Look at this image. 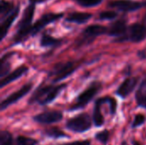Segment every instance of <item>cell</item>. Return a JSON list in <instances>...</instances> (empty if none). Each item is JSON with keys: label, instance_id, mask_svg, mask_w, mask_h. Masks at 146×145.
<instances>
[{"label": "cell", "instance_id": "obj_1", "mask_svg": "<svg viewBox=\"0 0 146 145\" xmlns=\"http://www.w3.org/2000/svg\"><path fill=\"white\" fill-rule=\"evenodd\" d=\"M67 86V84L59 85H40L35 89L28 100L29 104L38 103L39 105H47L52 103L58 95Z\"/></svg>", "mask_w": 146, "mask_h": 145}, {"label": "cell", "instance_id": "obj_2", "mask_svg": "<svg viewBox=\"0 0 146 145\" xmlns=\"http://www.w3.org/2000/svg\"><path fill=\"white\" fill-rule=\"evenodd\" d=\"M35 7L36 5L28 3L25 8L21 19L18 22L16 32L13 37V45L20 44L29 38V30L33 24V20L35 14Z\"/></svg>", "mask_w": 146, "mask_h": 145}, {"label": "cell", "instance_id": "obj_3", "mask_svg": "<svg viewBox=\"0 0 146 145\" xmlns=\"http://www.w3.org/2000/svg\"><path fill=\"white\" fill-rule=\"evenodd\" d=\"M78 68L79 65L75 62H58L50 69L48 76L51 79L52 83H58L70 76Z\"/></svg>", "mask_w": 146, "mask_h": 145}, {"label": "cell", "instance_id": "obj_4", "mask_svg": "<svg viewBox=\"0 0 146 145\" xmlns=\"http://www.w3.org/2000/svg\"><path fill=\"white\" fill-rule=\"evenodd\" d=\"M102 86V83L99 81L92 82V84L77 97L74 103L69 108V111H74L85 108L89 102H91L93 97L100 91Z\"/></svg>", "mask_w": 146, "mask_h": 145}, {"label": "cell", "instance_id": "obj_5", "mask_svg": "<svg viewBox=\"0 0 146 145\" xmlns=\"http://www.w3.org/2000/svg\"><path fill=\"white\" fill-rule=\"evenodd\" d=\"M107 33H108V27L98 24L90 25L82 31L78 39L76 40V45L77 47H80L83 45L90 44L98 36Z\"/></svg>", "mask_w": 146, "mask_h": 145}, {"label": "cell", "instance_id": "obj_6", "mask_svg": "<svg viewBox=\"0 0 146 145\" xmlns=\"http://www.w3.org/2000/svg\"><path fill=\"white\" fill-rule=\"evenodd\" d=\"M66 127L71 132L82 133L92 127V119L86 113H82L74 116L66 122Z\"/></svg>", "mask_w": 146, "mask_h": 145}, {"label": "cell", "instance_id": "obj_7", "mask_svg": "<svg viewBox=\"0 0 146 145\" xmlns=\"http://www.w3.org/2000/svg\"><path fill=\"white\" fill-rule=\"evenodd\" d=\"M63 13H46L43 15L39 19H38L31 26L29 30V38L33 37L38 34L41 30H43L47 25L53 23L63 17Z\"/></svg>", "mask_w": 146, "mask_h": 145}, {"label": "cell", "instance_id": "obj_8", "mask_svg": "<svg viewBox=\"0 0 146 145\" xmlns=\"http://www.w3.org/2000/svg\"><path fill=\"white\" fill-rule=\"evenodd\" d=\"M127 32L128 26L127 24V20L125 18L119 19L108 27V35L115 37V42H126L127 41Z\"/></svg>", "mask_w": 146, "mask_h": 145}, {"label": "cell", "instance_id": "obj_9", "mask_svg": "<svg viewBox=\"0 0 146 145\" xmlns=\"http://www.w3.org/2000/svg\"><path fill=\"white\" fill-rule=\"evenodd\" d=\"M108 6L112 9H115L118 11L123 13L134 12L143 8V2L133 1V0H112L109 2Z\"/></svg>", "mask_w": 146, "mask_h": 145}, {"label": "cell", "instance_id": "obj_10", "mask_svg": "<svg viewBox=\"0 0 146 145\" xmlns=\"http://www.w3.org/2000/svg\"><path fill=\"white\" fill-rule=\"evenodd\" d=\"M32 87H33V84L32 83H27L22 87H21L19 90H17L16 91H15L12 94H10L9 96H8L4 100H3L1 102L0 109L2 111H3L4 109H6L10 105L15 103L20 99L23 98L32 90Z\"/></svg>", "mask_w": 146, "mask_h": 145}, {"label": "cell", "instance_id": "obj_11", "mask_svg": "<svg viewBox=\"0 0 146 145\" xmlns=\"http://www.w3.org/2000/svg\"><path fill=\"white\" fill-rule=\"evenodd\" d=\"M146 38V25L141 22L133 23L128 26L127 41L139 43Z\"/></svg>", "mask_w": 146, "mask_h": 145}, {"label": "cell", "instance_id": "obj_12", "mask_svg": "<svg viewBox=\"0 0 146 145\" xmlns=\"http://www.w3.org/2000/svg\"><path fill=\"white\" fill-rule=\"evenodd\" d=\"M63 118L62 112L59 110H50L40 113L35 116H33V121L38 124L49 125L53 123H57L61 121Z\"/></svg>", "mask_w": 146, "mask_h": 145}, {"label": "cell", "instance_id": "obj_13", "mask_svg": "<svg viewBox=\"0 0 146 145\" xmlns=\"http://www.w3.org/2000/svg\"><path fill=\"white\" fill-rule=\"evenodd\" d=\"M139 77H128L125 79L117 88L115 93L121 98H126L130 93L133 91L139 84Z\"/></svg>", "mask_w": 146, "mask_h": 145}, {"label": "cell", "instance_id": "obj_14", "mask_svg": "<svg viewBox=\"0 0 146 145\" xmlns=\"http://www.w3.org/2000/svg\"><path fill=\"white\" fill-rule=\"evenodd\" d=\"M19 12H20V6L17 5L15 7V10L9 16H7L3 21H1V24H0V38H1V40H3L6 37L13 22L18 16Z\"/></svg>", "mask_w": 146, "mask_h": 145}, {"label": "cell", "instance_id": "obj_15", "mask_svg": "<svg viewBox=\"0 0 146 145\" xmlns=\"http://www.w3.org/2000/svg\"><path fill=\"white\" fill-rule=\"evenodd\" d=\"M105 103H106V97L98 98L95 102L92 120H93V123L96 127H101L104 125V117L101 111V106H102V104H104Z\"/></svg>", "mask_w": 146, "mask_h": 145}, {"label": "cell", "instance_id": "obj_16", "mask_svg": "<svg viewBox=\"0 0 146 145\" xmlns=\"http://www.w3.org/2000/svg\"><path fill=\"white\" fill-rule=\"evenodd\" d=\"M27 71H28V68L26 67V66H24V65H22V66L17 68L15 71H13L12 73H9L7 76H5L4 78H3V79H1V82H0V83H1V84H0L1 88L4 87L5 85H9V83H11V82H13V81L18 79L21 78L22 75H24Z\"/></svg>", "mask_w": 146, "mask_h": 145}, {"label": "cell", "instance_id": "obj_17", "mask_svg": "<svg viewBox=\"0 0 146 145\" xmlns=\"http://www.w3.org/2000/svg\"><path fill=\"white\" fill-rule=\"evenodd\" d=\"M92 17V15L86 12H71L68 14V15L65 18V21L71 23H76V24H85Z\"/></svg>", "mask_w": 146, "mask_h": 145}, {"label": "cell", "instance_id": "obj_18", "mask_svg": "<svg viewBox=\"0 0 146 145\" xmlns=\"http://www.w3.org/2000/svg\"><path fill=\"white\" fill-rule=\"evenodd\" d=\"M137 106L146 109V76L141 81L135 94Z\"/></svg>", "mask_w": 146, "mask_h": 145}, {"label": "cell", "instance_id": "obj_19", "mask_svg": "<svg viewBox=\"0 0 146 145\" xmlns=\"http://www.w3.org/2000/svg\"><path fill=\"white\" fill-rule=\"evenodd\" d=\"M62 44V39L56 38L48 33H43L40 38V46L42 47H56Z\"/></svg>", "mask_w": 146, "mask_h": 145}, {"label": "cell", "instance_id": "obj_20", "mask_svg": "<svg viewBox=\"0 0 146 145\" xmlns=\"http://www.w3.org/2000/svg\"><path fill=\"white\" fill-rule=\"evenodd\" d=\"M15 7L12 2H9L7 0H1L0 3V18L3 21L4 18L9 16L14 10Z\"/></svg>", "mask_w": 146, "mask_h": 145}, {"label": "cell", "instance_id": "obj_21", "mask_svg": "<svg viewBox=\"0 0 146 145\" xmlns=\"http://www.w3.org/2000/svg\"><path fill=\"white\" fill-rule=\"evenodd\" d=\"M12 54L13 53H8V54L4 55L1 59V62H0V76L2 79L9 74V72L10 70V62H9V59L11 56L10 55H12Z\"/></svg>", "mask_w": 146, "mask_h": 145}, {"label": "cell", "instance_id": "obj_22", "mask_svg": "<svg viewBox=\"0 0 146 145\" xmlns=\"http://www.w3.org/2000/svg\"><path fill=\"white\" fill-rule=\"evenodd\" d=\"M44 135H46L48 138H61L68 137V135L63 131H62L61 129H59L58 127H56V126L45 130Z\"/></svg>", "mask_w": 146, "mask_h": 145}, {"label": "cell", "instance_id": "obj_23", "mask_svg": "<svg viewBox=\"0 0 146 145\" xmlns=\"http://www.w3.org/2000/svg\"><path fill=\"white\" fill-rule=\"evenodd\" d=\"M15 139L12 134L8 131H2L0 132V145H14Z\"/></svg>", "mask_w": 146, "mask_h": 145}, {"label": "cell", "instance_id": "obj_24", "mask_svg": "<svg viewBox=\"0 0 146 145\" xmlns=\"http://www.w3.org/2000/svg\"><path fill=\"white\" fill-rule=\"evenodd\" d=\"M38 141L24 136H18L14 142V145H37Z\"/></svg>", "mask_w": 146, "mask_h": 145}, {"label": "cell", "instance_id": "obj_25", "mask_svg": "<svg viewBox=\"0 0 146 145\" xmlns=\"http://www.w3.org/2000/svg\"><path fill=\"white\" fill-rule=\"evenodd\" d=\"M118 16V13L113 10H104L99 13L98 19L101 21H112Z\"/></svg>", "mask_w": 146, "mask_h": 145}, {"label": "cell", "instance_id": "obj_26", "mask_svg": "<svg viewBox=\"0 0 146 145\" xmlns=\"http://www.w3.org/2000/svg\"><path fill=\"white\" fill-rule=\"evenodd\" d=\"M77 4L84 8H92L98 6L104 0H74Z\"/></svg>", "mask_w": 146, "mask_h": 145}, {"label": "cell", "instance_id": "obj_27", "mask_svg": "<svg viewBox=\"0 0 146 145\" xmlns=\"http://www.w3.org/2000/svg\"><path fill=\"white\" fill-rule=\"evenodd\" d=\"M110 131L105 129L102 132H98L96 135H95V138L100 142L101 144H106L108 142H109V139H110Z\"/></svg>", "mask_w": 146, "mask_h": 145}, {"label": "cell", "instance_id": "obj_28", "mask_svg": "<svg viewBox=\"0 0 146 145\" xmlns=\"http://www.w3.org/2000/svg\"><path fill=\"white\" fill-rule=\"evenodd\" d=\"M106 103H109L110 105V113L111 115H115L116 114V109H117V101L110 96H106Z\"/></svg>", "mask_w": 146, "mask_h": 145}, {"label": "cell", "instance_id": "obj_29", "mask_svg": "<svg viewBox=\"0 0 146 145\" xmlns=\"http://www.w3.org/2000/svg\"><path fill=\"white\" fill-rule=\"evenodd\" d=\"M145 121L146 117L144 115H142V114H138V115L135 116V118H134V120H133V121L132 127H133V128L139 127V126H142V125L145 122Z\"/></svg>", "mask_w": 146, "mask_h": 145}, {"label": "cell", "instance_id": "obj_30", "mask_svg": "<svg viewBox=\"0 0 146 145\" xmlns=\"http://www.w3.org/2000/svg\"><path fill=\"white\" fill-rule=\"evenodd\" d=\"M61 145H91L90 140H82V141H74L68 144H63Z\"/></svg>", "mask_w": 146, "mask_h": 145}, {"label": "cell", "instance_id": "obj_31", "mask_svg": "<svg viewBox=\"0 0 146 145\" xmlns=\"http://www.w3.org/2000/svg\"><path fill=\"white\" fill-rule=\"evenodd\" d=\"M45 1H47V0H29V3L37 5L38 3H44Z\"/></svg>", "mask_w": 146, "mask_h": 145}, {"label": "cell", "instance_id": "obj_32", "mask_svg": "<svg viewBox=\"0 0 146 145\" xmlns=\"http://www.w3.org/2000/svg\"><path fill=\"white\" fill-rule=\"evenodd\" d=\"M133 145H141L139 142H137V141H133Z\"/></svg>", "mask_w": 146, "mask_h": 145}, {"label": "cell", "instance_id": "obj_33", "mask_svg": "<svg viewBox=\"0 0 146 145\" xmlns=\"http://www.w3.org/2000/svg\"><path fill=\"white\" fill-rule=\"evenodd\" d=\"M143 6H144V7H146V1H144V2H143Z\"/></svg>", "mask_w": 146, "mask_h": 145}, {"label": "cell", "instance_id": "obj_34", "mask_svg": "<svg viewBox=\"0 0 146 145\" xmlns=\"http://www.w3.org/2000/svg\"><path fill=\"white\" fill-rule=\"evenodd\" d=\"M144 20H145V21H146V14H145V17H144Z\"/></svg>", "mask_w": 146, "mask_h": 145}, {"label": "cell", "instance_id": "obj_35", "mask_svg": "<svg viewBox=\"0 0 146 145\" xmlns=\"http://www.w3.org/2000/svg\"><path fill=\"white\" fill-rule=\"evenodd\" d=\"M123 144V145H126V143H125V142H124V143H123V144Z\"/></svg>", "mask_w": 146, "mask_h": 145}]
</instances>
